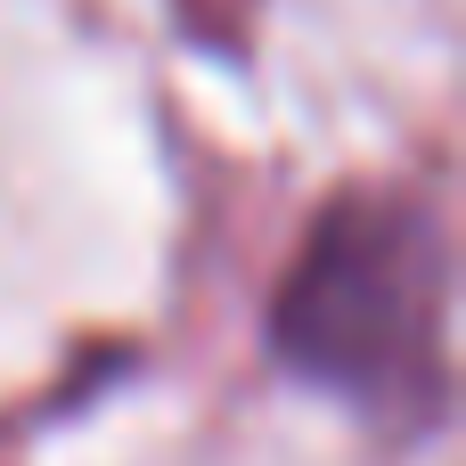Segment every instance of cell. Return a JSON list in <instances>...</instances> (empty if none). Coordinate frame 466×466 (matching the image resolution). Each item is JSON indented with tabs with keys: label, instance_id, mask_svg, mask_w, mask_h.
Here are the masks:
<instances>
[{
	"label": "cell",
	"instance_id": "6da1fadb",
	"mask_svg": "<svg viewBox=\"0 0 466 466\" xmlns=\"http://www.w3.org/2000/svg\"><path fill=\"white\" fill-rule=\"evenodd\" d=\"M442 303H451V238L418 188L369 180L319 205L279 303L270 352L360 401L369 418L434 426L451 360H442Z\"/></svg>",
	"mask_w": 466,
	"mask_h": 466
}]
</instances>
